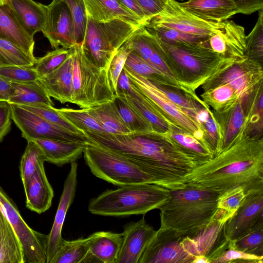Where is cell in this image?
<instances>
[{"label": "cell", "mask_w": 263, "mask_h": 263, "mask_svg": "<svg viewBox=\"0 0 263 263\" xmlns=\"http://www.w3.org/2000/svg\"><path fill=\"white\" fill-rule=\"evenodd\" d=\"M0 210L11 223L22 243L24 263H46L47 235L30 228L14 201L1 186Z\"/></svg>", "instance_id": "cell-10"}, {"label": "cell", "mask_w": 263, "mask_h": 263, "mask_svg": "<svg viewBox=\"0 0 263 263\" xmlns=\"http://www.w3.org/2000/svg\"><path fill=\"white\" fill-rule=\"evenodd\" d=\"M262 64L247 58L236 61L205 84L224 83L234 90L242 101L262 84Z\"/></svg>", "instance_id": "cell-15"}, {"label": "cell", "mask_w": 263, "mask_h": 263, "mask_svg": "<svg viewBox=\"0 0 263 263\" xmlns=\"http://www.w3.org/2000/svg\"><path fill=\"white\" fill-rule=\"evenodd\" d=\"M12 120L11 104L6 101H0V142L10 132Z\"/></svg>", "instance_id": "cell-53"}, {"label": "cell", "mask_w": 263, "mask_h": 263, "mask_svg": "<svg viewBox=\"0 0 263 263\" xmlns=\"http://www.w3.org/2000/svg\"><path fill=\"white\" fill-rule=\"evenodd\" d=\"M0 37L8 40L26 53L34 57V41L21 27L7 2L0 5Z\"/></svg>", "instance_id": "cell-29"}, {"label": "cell", "mask_w": 263, "mask_h": 263, "mask_svg": "<svg viewBox=\"0 0 263 263\" xmlns=\"http://www.w3.org/2000/svg\"><path fill=\"white\" fill-rule=\"evenodd\" d=\"M70 53L57 69L40 77L39 82L50 97L62 104L71 103L73 69L72 47Z\"/></svg>", "instance_id": "cell-23"}, {"label": "cell", "mask_w": 263, "mask_h": 263, "mask_svg": "<svg viewBox=\"0 0 263 263\" xmlns=\"http://www.w3.org/2000/svg\"><path fill=\"white\" fill-rule=\"evenodd\" d=\"M196 118L202 125L207 144L215 155L220 151V137L218 126L213 112L210 107L204 103L197 114Z\"/></svg>", "instance_id": "cell-42"}, {"label": "cell", "mask_w": 263, "mask_h": 263, "mask_svg": "<svg viewBox=\"0 0 263 263\" xmlns=\"http://www.w3.org/2000/svg\"><path fill=\"white\" fill-rule=\"evenodd\" d=\"M157 39L164 59L176 81L184 92L192 96L196 95L197 89L239 61L218 54L210 48L208 43H167Z\"/></svg>", "instance_id": "cell-3"}, {"label": "cell", "mask_w": 263, "mask_h": 263, "mask_svg": "<svg viewBox=\"0 0 263 263\" xmlns=\"http://www.w3.org/2000/svg\"><path fill=\"white\" fill-rule=\"evenodd\" d=\"M32 112L49 122L69 132L85 135L66 119L53 106L47 105H18Z\"/></svg>", "instance_id": "cell-45"}, {"label": "cell", "mask_w": 263, "mask_h": 263, "mask_svg": "<svg viewBox=\"0 0 263 263\" xmlns=\"http://www.w3.org/2000/svg\"><path fill=\"white\" fill-rule=\"evenodd\" d=\"M52 48L69 49L76 44L70 10L63 0H53L47 5L45 25L42 31Z\"/></svg>", "instance_id": "cell-17"}, {"label": "cell", "mask_w": 263, "mask_h": 263, "mask_svg": "<svg viewBox=\"0 0 263 263\" xmlns=\"http://www.w3.org/2000/svg\"><path fill=\"white\" fill-rule=\"evenodd\" d=\"M83 133L88 142L128 158L150 177L153 184L170 190L181 188L184 177L196 167L168 133Z\"/></svg>", "instance_id": "cell-1"}, {"label": "cell", "mask_w": 263, "mask_h": 263, "mask_svg": "<svg viewBox=\"0 0 263 263\" xmlns=\"http://www.w3.org/2000/svg\"><path fill=\"white\" fill-rule=\"evenodd\" d=\"M144 11L147 19L160 12L166 0H135Z\"/></svg>", "instance_id": "cell-54"}, {"label": "cell", "mask_w": 263, "mask_h": 263, "mask_svg": "<svg viewBox=\"0 0 263 263\" xmlns=\"http://www.w3.org/2000/svg\"><path fill=\"white\" fill-rule=\"evenodd\" d=\"M243 124L228 146L186 175L183 185L213 191L219 195L238 187L246 194L263 191V138Z\"/></svg>", "instance_id": "cell-2"}, {"label": "cell", "mask_w": 263, "mask_h": 263, "mask_svg": "<svg viewBox=\"0 0 263 263\" xmlns=\"http://www.w3.org/2000/svg\"><path fill=\"white\" fill-rule=\"evenodd\" d=\"M86 109L99 122L105 133L112 135L131 133L121 118L114 100Z\"/></svg>", "instance_id": "cell-35"}, {"label": "cell", "mask_w": 263, "mask_h": 263, "mask_svg": "<svg viewBox=\"0 0 263 263\" xmlns=\"http://www.w3.org/2000/svg\"><path fill=\"white\" fill-rule=\"evenodd\" d=\"M93 238V233L86 238L73 240L63 239L50 263H82Z\"/></svg>", "instance_id": "cell-36"}, {"label": "cell", "mask_w": 263, "mask_h": 263, "mask_svg": "<svg viewBox=\"0 0 263 263\" xmlns=\"http://www.w3.org/2000/svg\"><path fill=\"white\" fill-rule=\"evenodd\" d=\"M186 10L208 22L220 23L237 13V8L231 0H187L180 3Z\"/></svg>", "instance_id": "cell-28"}, {"label": "cell", "mask_w": 263, "mask_h": 263, "mask_svg": "<svg viewBox=\"0 0 263 263\" xmlns=\"http://www.w3.org/2000/svg\"><path fill=\"white\" fill-rule=\"evenodd\" d=\"M0 77L10 82L33 81L39 78L34 66L17 65L0 67Z\"/></svg>", "instance_id": "cell-50"}, {"label": "cell", "mask_w": 263, "mask_h": 263, "mask_svg": "<svg viewBox=\"0 0 263 263\" xmlns=\"http://www.w3.org/2000/svg\"><path fill=\"white\" fill-rule=\"evenodd\" d=\"M77 170L78 163L76 161L71 163L70 171L64 183L53 223L50 233L47 234L46 263H50L63 240L62 236V228L67 212L76 195Z\"/></svg>", "instance_id": "cell-18"}, {"label": "cell", "mask_w": 263, "mask_h": 263, "mask_svg": "<svg viewBox=\"0 0 263 263\" xmlns=\"http://www.w3.org/2000/svg\"><path fill=\"white\" fill-rule=\"evenodd\" d=\"M13 92L7 102L17 105H47L53 106L51 97L39 80L11 82Z\"/></svg>", "instance_id": "cell-33"}, {"label": "cell", "mask_w": 263, "mask_h": 263, "mask_svg": "<svg viewBox=\"0 0 263 263\" xmlns=\"http://www.w3.org/2000/svg\"><path fill=\"white\" fill-rule=\"evenodd\" d=\"M83 155L95 176L115 185L153 184L150 177L132 161L112 151L88 142Z\"/></svg>", "instance_id": "cell-8"}, {"label": "cell", "mask_w": 263, "mask_h": 263, "mask_svg": "<svg viewBox=\"0 0 263 263\" xmlns=\"http://www.w3.org/2000/svg\"><path fill=\"white\" fill-rule=\"evenodd\" d=\"M144 26L160 40L167 43H206L209 37L184 33L160 24L146 22Z\"/></svg>", "instance_id": "cell-39"}, {"label": "cell", "mask_w": 263, "mask_h": 263, "mask_svg": "<svg viewBox=\"0 0 263 263\" xmlns=\"http://www.w3.org/2000/svg\"><path fill=\"white\" fill-rule=\"evenodd\" d=\"M263 228V191L249 193L235 213L226 222L224 234L229 241Z\"/></svg>", "instance_id": "cell-16"}, {"label": "cell", "mask_w": 263, "mask_h": 263, "mask_svg": "<svg viewBox=\"0 0 263 263\" xmlns=\"http://www.w3.org/2000/svg\"><path fill=\"white\" fill-rule=\"evenodd\" d=\"M245 28L226 20L222 28L209 37L208 43L214 52L226 58L240 60L246 58Z\"/></svg>", "instance_id": "cell-21"}, {"label": "cell", "mask_w": 263, "mask_h": 263, "mask_svg": "<svg viewBox=\"0 0 263 263\" xmlns=\"http://www.w3.org/2000/svg\"><path fill=\"white\" fill-rule=\"evenodd\" d=\"M219 196L213 191L189 185L170 190L159 209L160 228L192 236L212 220L219 209Z\"/></svg>", "instance_id": "cell-4"}, {"label": "cell", "mask_w": 263, "mask_h": 263, "mask_svg": "<svg viewBox=\"0 0 263 263\" xmlns=\"http://www.w3.org/2000/svg\"><path fill=\"white\" fill-rule=\"evenodd\" d=\"M123 70L129 79L130 85L143 93L172 123L208 146L202 125L196 118L170 100L158 84L124 67Z\"/></svg>", "instance_id": "cell-9"}, {"label": "cell", "mask_w": 263, "mask_h": 263, "mask_svg": "<svg viewBox=\"0 0 263 263\" xmlns=\"http://www.w3.org/2000/svg\"><path fill=\"white\" fill-rule=\"evenodd\" d=\"M71 50V48H58L42 57L36 58L34 67L39 78L50 73L60 66L70 53Z\"/></svg>", "instance_id": "cell-47"}, {"label": "cell", "mask_w": 263, "mask_h": 263, "mask_svg": "<svg viewBox=\"0 0 263 263\" xmlns=\"http://www.w3.org/2000/svg\"><path fill=\"white\" fill-rule=\"evenodd\" d=\"M259 11L257 22L251 32L246 37L245 56L262 63L263 9Z\"/></svg>", "instance_id": "cell-43"}, {"label": "cell", "mask_w": 263, "mask_h": 263, "mask_svg": "<svg viewBox=\"0 0 263 263\" xmlns=\"http://www.w3.org/2000/svg\"><path fill=\"white\" fill-rule=\"evenodd\" d=\"M193 263H210L209 259L202 255L195 256Z\"/></svg>", "instance_id": "cell-59"}, {"label": "cell", "mask_w": 263, "mask_h": 263, "mask_svg": "<svg viewBox=\"0 0 263 263\" xmlns=\"http://www.w3.org/2000/svg\"><path fill=\"white\" fill-rule=\"evenodd\" d=\"M122 4L128 10L139 17L144 23L148 20L144 11L135 0H120Z\"/></svg>", "instance_id": "cell-57"}, {"label": "cell", "mask_w": 263, "mask_h": 263, "mask_svg": "<svg viewBox=\"0 0 263 263\" xmlns=\"http://www.w3.org/2000/svg\"><path fill=\"white\" fill-rule=\"evenodd\" d=\"M73 69L71 103L89 108L115 98L108 71L95 65L85 54L81 43L73 47Z\"/></svg>", "instance_id": "cell-6"}, {"label": "cell", "mask_w": 263, "mask_h": 263, "mask_svg": "<svg viewBox=\"0 0 263 263\" xmlns=\"http://www.w3.org/2000/svg\"><path fill=\"white\" fill-rule=\"evenodd\" d=\"M12 120L27 141L45 138L72 142L88 143L83 134L72 133L55 125L18 105L11 104Z\"/></svg>", "instance_id": "cell-13"}, {"label": "cell", "mask_w": 263, "mask_h": 263, "mask_svg": "<svg viewBox=\"0 0 263 263\" xmlns=\"http://www.w3.org/2000/svg\"><path fill=\"white\" fill-rule=\"evenodd\" d=\"M201 87L203 90L201 95V100L213 109V111L226 110L241 102L233 89L228 84H204Z\"/></svg>", "instance_id": "cell-34"}, {"label": "cell", "mask_w": 263, "mask_h": 263, "mask_svg": "<svg viewBox=\"0 0 263 263\" xmlns=\"http://www.w3.org/2000/svg\"><path fill=\"white\" fill-rule=\"evenodd\" d=\"M88 252L82 263H117L123 234L109 231L94 233Z\"/></svg>", "instance_id": "cell-25"}, {"label": "cell", "mask_w": 263, "mask_h": 263, "mask_svg": "<svg viewBox=\"0 0 263 263\" xmlns=\"http://www.w3.org/2000/svg\"><path fill=\"white\" fill-rule=\"evenodd\" d=\"M247 99L226 110H212L219 133V152L228 146L242 126L246 117Z\"/></svg>", "instance_id": "cell-30"}, {"label": "cell", "mask_w": 263, "mask_h": 263, "mask_svg": "<svg viewBox=\"0 0 263 263\" xmlns=\"http://www.w3.org/2000/svg\"><path fill=\"white\" fill-rule=\"evenodd\" d=\"M233 215L219 208L210 222L192 236L183 238L185 249L195 257H206L212 263L229 247L230 241L224 234V225Z\"/></svg>", "instance_id": "cell-11"}, {"label": "cell", "mask_w": 263, "mask_h": 263, "mask_svg": "<svg viewBox=\"0 0 263 263\" xmlns=\"http://www.w3.org/2000/svg\"><path fill=\"white\" fill-rule=\"evenodd\" d=\"M68 6L73 23L76 44L83 42L87 24V15L83 0H63Z\"/></svg>", "instance_id": "cell-48"}, {"label": "cell", "mask_w": 263, "mask_h": 263, "mask_svg": "<svg viewBox=\"0 0 263 263\" xmlns=\"http://www.w3.org/2000/svg\"><path fill=\"white\" fill-rule=\"evenodd\" d=\"M18 22L31 37L42 31L46 20L47 6L33 0H7Z\"/></svg>", "instance_id": "cell-27"}, {"label": "cell", "mask_w": 263, "mask_h": 263, "mask_svg": "<svg viewBox=\"0 0 263 263\" xmlns=\"http://www.w3.org/2000/svg\"><path fill=\"white\" fill-rule=\"evenodd\" d=\"M87 17L85 33L81 43L83 50L95 65L108 71L117 50L140 27L117 19L98 23Z\"/></svg>", "instance_id": "cell-7"}, {"label": "cell", "mask_w": 263, "mask_h": 263, "mask_svg": "<svg viewBox=\"0 0 263 263\" xmlns=\"http://www.w3.org/2000/svg\"><path fill=\"white\" fill-rule=\"evenodd\" d=\"M36 61V58L29 55L13 43L0 37V67L34 66Z\"/></svg>", "instance_id": "cell-40"}, {"label": "cell", "mask_w": 263, "mask_h": 263, "mask_svg": "<svg viewBox=\"0 0 263 263\" xmlns=\"http://www.w3.org/2000/svg\"><path fill=\"white\" fill-rule=\"evenodd\" d=\"M87 17L98 23L120 20L136 27L143 22L126 8L120 0H83Z\"/></svg>", "instance_id": "cell-24"}, {"label": "cell", "mask_w": 263, "mask_h": 263, "mask_svg": "<svg viewBox=\"0 0 263 263\" xmlns=\"http://www.w3.org/2000/svg\"><path fill=\"white\" fill-rule=\"evenodd\" d=\"M246 195L241 187L229 190L219 196L218 206L234 214L242 204Z\"/></svg>", "instance_id": "cell-52"}, {"label": "cell", "mask_w": 263, "mask_h": 263, "mask_svg": "<svg viewBox=\"0 0 263 263\" xmlns=\"http://www.w3.org/2000/svg\"><path fill=\"white\" fill-rule=\"evenodd\" d=\"M42 150L45 161L62 166L81 158L87 143L72 142L40 138L31 139Z\"/></svg>", "instance_id": "cell-26"}, {"label": "cell", "mask_w": 263, "mask_h": 263, "mask_svg": "<svg viewBox=\"0 0 263 263\" xmlns=\"http://www.w3.org/2000/svg\"><path fill=\"white\" fill-rule=\"evenodd\" d=\"M57 110L61 115L82 132H105L101 125L89 114L86 108L77 109L61 108Z\"/></svg>", "instance_id": "cell-41"}, {"label": "cell", "mask_w": 263, "mask_h": 263, "mask_svg": "<svg viewBox=\"0 0 263 263\" xmlns=\"http://www.w3.org/2000/svg\"><path fill=\"white\" fill-rule=\"evenodd\" d=\"M129 42L133 50L183 91L166 64L158 40L153 33L142 26L135 31Z\"/></svg>", "instance_id": "cell-20"}, {"label": "cell", "mask_w": 263, "mask_h": 263, "mask_svg": "<svg viewBox=\"0 0 263 263\" xmlns=\"http://www.w3.org/2000/svg\"><path fill=\"white\" fill-rule=\"evenodd\" d=\"M146 22L203 37H209L216 33L224 24V21L208 22L196 16L181 6L177 0H166L162 11Z\"/></svg>", "instance_id": "cell-12"}, {"label": "cell", "mask_w": 263, "mask_h": 263, "mask_svg": "<svg viewBox=\"0 0 263 263\" xmlns=\"http://www.w3.org/2000/svg\"><path fill=\"white\" fill-rule=\"evenodd\" d=\"M129 39L117 50L109 66L108 77L111 89L115 95L116 94L117 84L119 77L123 69L128 54L133 50Z\"/></svg>", "instance_id": "cell-49"}, {"label": "cell", "mask_w": 263, "mask_h": 263, "mask_svg": "<svg viewBox=\"0 0 263 263\" xmlns=\"http://www.w3.org/2000/svg\"><path fill=\"white\" fill-rule=\"evenodd\" d=\"M121 97H124L150 123L154 131L165 134L169 133L175 127L179 128L172 123L143 93L135 87L131 86V89L128 93Z\"/></svg>", "instance_id": "cell-31"}, {"label": "cell", "mask_w": 263, "mask_h": 263, "mask_svg": "<svg viewBox=\"0 0 263 263\" xmlns=\"http://www.w3.org/2000/svg\"><path fill=\"white\" fill-rule=\"evenodd\" d=\"M124 67L156 84L182 91L179 86L153 68L134 50L128 54Z\"/></svg>", "instance_id": "cell-38"}, {"label": "cell", "mask_w": 263, "mask_h": 263, "mask_svg": "<svg viewBox=\"0 0 263 263\" xmlns=\"http://www.w3.org/2000/svg\"><path fill=\"white\" fill-rule=\"evenodd\" d=\"M44 162V159L40 161L34 173L23 184L26 207L38 214L50 208L54 196L53 189L46 175Z\"/></svg>", "instance_id": "cell-22"}, {"label": "cell", "mask_w": 263, "mask_h": 263, "mask_svg": "<svg viewBox=\"0 0 263 263\" xmlns=\"http://www.w3.org/2000/svg\"><path fill=\"white\" fill-rule=\"evenodd\" d=\"M229 246L242 252L263 256V228L256 229L240 238L229 242Z\"/></svg>", "instance_id": "cell-46"}, {"label": "cell", "mask_w": 263, "mask_h": 263, "mask_svg": "<svg viewBox=\"0 0 263 263\" xmlns=\"http://www.w3.org/2000/svg\"><path fill=\"white\" fill-rule=\"evenodd\" d=\"M114 101L131 133H148L154 131L150 123L124 97L115 96Z\"/></svg>", "instance_id": "cell-37"}, {"label": "cell", "mask_w": 263, "mask_h": 263, "mask_svg": "<svg viewBox=\"0 0 263 263\" xmlns=\"http://www.w3.org/2000/svg\"><path fill=\"white\" fill-rule=\"evenodd\" d=\"M262 263L263 256L248 254L230 246L224 250L212 263Z\"/></svg>", "instance_id": "cell-51"}, {"label": "cell", "mask_w": 263, "mask_h": 263, "mask_svg": "<svg viewBox=\"0 0 263 263\" xmlns=\"http://www.w3.org/2000/svg\"><path fill=\"white\" fill-rule=\"evenodd\" d=\"M123 241L117 263H138L156 230L143 217L123 227Z\"/></svg>", "instance_id": "cell-19"}, {"label": "cell", "mask_w": 263, "mask_h": 263, "mask_svg": "<svg viewBox=\"0 0 263 263\" xmlns=\"http://www.w3.org/2000/svg\"><path fill=\"white\" fill-rule=\"evenodd\" d=\"M184 237L174 230L159 228L138 263H193L195 257L185 249Z\"/></svg>", "instance_id": "cell-14"}, {"label": "cell", "mask_w": 263, "mask_h": 263, "mask_svg": "<svg viewBox=\"0 0 263 263\" xmlns=\"http://www.w3.org/2000/svg\"><path fill=\"white\" fill-rule=\"evenodd\" d=\"M235 5L237 13L251 14L263 9V0H231Z\"/></svg>", "instance_id": "cell-55"}, {"label": "cell", "mask_w": 263, "mask_h": 263, "mask_svg": "<svg viewBox=\"0 0 263 263\" xmlns=\"http://www.w3.org/2000/svg\"><path fill=\"white\" fill-rule=\"evenodd\" d=\"M177 1H182V0H177Z\"/></svg>", "instance_id": "cell-61"}, {"label": "cell", "mask_w": 263, "mask_h": 263, "mask_svg": "<svg viewBox=\"0 0 263 263\" xmlns=\"http://www.w3.org/2000/svg\"><path fill=\"white\" fill-rule=\"evenodd\" d=\"M130 89L131 86L129 79L123 69L117 81L116 94L115 96H124L127 95Z\"/></svg>", "instance_id": "cell-56"}, {"label": "cell", "mask_w": 263, "mask_h": 263, "mask_svg": "<svg viewBox=\"0 0 263 263\" xmlns=\"http://www.w3.org/2000/svg\"><path fill=\"white\" fill-rule=\"evenodd\" d=\"M7 2V0H0V5H3Z\"/></svg>", "instance_id": "cell-60"}, {"label": "cell", "mask_w": 263, "mask_h": 263, "mask_svg": "<svg viewBox=\"0 0 263 263\" xmlns=\"http://www.w3.org/2000/svg\"><path fill=\"white\" fill-rule=\"evenodd\" d=\"M27 141V146L20 165V175L23 184L27 182L33 175L40 161L44 159L43 152L39 145L32 140Z\"/></svg>", "instance_id": "cell-44"}, {"label": "cell", "mask_w": 263, "mask_h": 263, "mask_svg": "<svg viewBox=\"0 0 263 263\" xmlns=\"http://www.w3.org/2000/svg\"><path fill=\"white\" fill-rule=\"evenodd\" d=\"M170 190L152 183H140L107 190L92 199L88 205L91 214L105 216L144 215L159 209L170 196Z\"/></svg>", "instance_id": "cell-5"}, {"label": "cell", "mask_w": 263, "mask_h": 263, "mask_svg": "<svg viewBox=\"0 0 263 263\" xmlns=\"http://www.w3.org/2000/svg\"><path fill=\"white\" fill-rule=\"evenodd\" d=\"M22 243L11 223L0 210V263H24Z\"/></svg>", "instance_id": "cell-32"}, {"label": "cell", "mask_w": 263, "mask_h": 263, "mask_svg": "<svg viewBox=\"0 0 263 263\" xmlns=\"http://www.w3.org/2000/svg\"><path fill=\"white\" fill-rule=\"evenodd\" d=\"M13 92L11 83L0 77V101L8 102Z\"/></svg>", "instance_id": "cell-58"}]
</instances>
